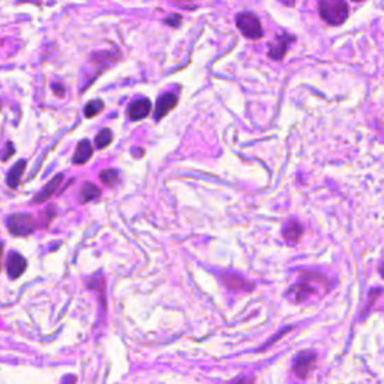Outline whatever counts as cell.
Returning <instances> with one entry per match:
<instances>
[{
    "mask_svg": "<svg viewBox=\"0 0 384 384\" xmlns=\"http://www.w3.org/2000/svg\"><path fill=\"white\" fill-rule=\"evenodd\" d=\"M236 26L240 34L248 39H261L264 35L261 20L254 12H240L236 15Z\"/></svg>",
    "mask_w": 384,
    "mask_h": 384,
    "instance_id": "3957f363",
    "label": "cell"
},
{
    "mask_svg": "<svg viewBox=\"0 0 384 384\" xmlns=\"http://www.w3.org/2000/svg\"><path fill=\"white\" fill-rule=\"evenodd\" d=\"M329 280L324 275L315 273V272H305L300 278V282L297 285H293L287 296L296 302V304H302V302H308L314 297L321 296V290L324 293L329 291Z\"/></svg>",
    "mask_w": 384,
    "mask_h": 384,
    "instance_id": "6da1fadb",
    "label": "cell"
},
{
    "mask_svg": "<svg viewBox=\"0 0 384 384\" xmlns=\"http://www.w3.org/2000/svg\"><path fill=\"white\" fill-rule=\"evenodd\" d=\"M183 2H186V0H183Z\"/></svg>",
    "mask_w": 384,
    "mask_h": 384,
    "instance_id": "cb8c5ba5",
    "label": "cell"
},
{
    "mask_svg": "<svg viewBox=\"0 0 384 384\" xmlns=\"http://www.w3.org/2000/svg\"><path fill=\"white\" fill-rule=\"evenodd\" d=\"M230 384H254V380L251 377H247V375H240V377L233 380Z\"/></svg>",
    "mask_w": 384,
    "mask_h": 384,
    "instance_id": "ffe728a7",
    "label": "cell"
},
{
    "mask_svg": "<svg viewBox=\"0 0 384 384\" xmlns=\"http://www.w3.org/2000/svg\"><path fill=\"white\" fill-rule=\"evenodd\" d=\"M2 256H3V243L0 242V260H2Z\"/></svg>",
    "mask_w": 384,
    "mask_h": 384,
    "instance_id": "7402d4cb",
    "label": "cell"
},
{
    "mask_svg": "<svg viewBox=\"0 0 384 384\" xmlns=\"http://www.w3.org/2000/svg\"><path fill=\"white\" fill-rule=\"evenodd\" d=\"M63 179H65L63 174H57V176H54V177L52 179V181L48 182V183L43 188V190H41V191L35 195L34 203L41 204V203H44V201H47L48 199H50L52 195H53L54 192H57V190H59V186L62 185Z\"/></svg>",
    "mask_w": 384,
    "mask_h": 384,
    "instance_id": "30bf717a",
    "label": "cell"
},
{
    "mask_svg": "<svg viewBox=\"0 0 384 384\" xmlns=\"http://www.w3.org/2000/svg\"><path fill=\"white\" fill-rule=\"evenodd\" d=\"M304 231H305V228L299 223V221H289V223L285 224V227L282 228V236L287 242L297 243L302 239V236H304Z\"/></svg>",
    "mask_w": 384,
    "mask_h": 384,
    "instance_id": "7c38bea8",
    "label": "cell"
},
{
    "mask_svg": "<svg viewBox=\"0 0 384 384\" xmlns=\"http://www.w3.org/2000/svg\"><path fill=\"white\" fill-rule=\"evenodd\" d=\"M111 142H113V133H111L110 129L105 128L95 138L96 149L98 150H102V149H105V147H109L111 144Z\"/></svg>",
    "mask_w": 384,
    "mask_h": 384,
    "instance_id": "2e32d148",
    "label": "cell"
},
{
    "mask_svg": "<svg viewBox=\"0 0 384 384\" xmlns=\"http://www.w3.org/2000/svg\"><path fill=\"white\" fill-rule=\"evenodd\" d=\"M92 155H93V147H92L91 142H89V140H81L78 143V146H77L76 153H74L72 162L76 166H83V164H86V162L91 161Z\"/></svg>",
    "mask_w": 384,
    "mask_h": 384,
    "instance_id": "8fae6325",
    "label": "cell"
},
{
    "mask_svg": "<svg viewBox=\"0 0 384 384\" xmlns=\"http://www.w3.org/2000/svg\"><path fill=\"white\" fill-rule=\"evenodd\" d=\"M100 179L104 185H107L110 188H113L119 182V171L110 168V170H102L100 173Z\"/></svg>",
    "mask_w": 384,
    "mask_h": 384,
    "instance_id": "e0dca14e",
    "label": "cell"
},
{
    "mask_svg": "<svg viewBox=\"0 0 384 384\" xmlns=\"http://www.w3.org/2000/svg\"><path fill=\"white\" fill-rule=\"evenodd\" d=\"M101 195V188L96 186L93 182H86L78 192L80 203H89Z\"/></svg>",
    "mask_w": 384,
    "mask_h": 384,
    "instance_id": "4fadbf2b",
    "label": "cell"
},
{
    "mask_svg": "<svg viewBox=\"0 0 384 384\" xmlns=\"http://www.w3.org/2000/svg\"><path fill=\"white\" fill-rule=\"evenodd\" d=\"M24 267H26L24 258L20 254H17V252H12L10 256V260H8V271H10V275L17 278L24 271Z\"/></svg>",
    "mask_w": 384,
    "mask_h": 384,
    "instance_id": "9a60e30c",
    "label": "cell"
},
{
    "mask_svg": "<svg viewBox=\"0 0 384 384\" xmlns=\"http://www.w3.org/2000/svg\"><path fill=\"white\" fill-rule=\"evenodd\" d=\"M26 166H27V162L26 161H19L17 164H15L10 173H8V177H6V182H8V186L11 188V190H15V188L19 186L20 183V179H21V174H24V170H26Z\"/></svg>",
    "mask_w": 384,
    "mask_h": 384,
    "instance_id": "5bb4252c",
    "label": "cell"
},
{
    "mask_svg": "<svg viewBox=\"0 0 384 384\" xmlns=\"http://www.w3.org/2000/svg\"><path fill=\"white\" fill-rule=\"evenodd\" d=\"M296 41V36H293L290 34H281L275 38L273 43L269 45V57L273 60H282L285 56H287L291 44Z\"/></svg>",
    "mask_w": 384,
    "mask_h": 384,
    "instance_id": "5b68a950",
    "label": "cell"
},
{
    "mask_svg": "<svg viewBox=\"0 0 384 384\" xmlns=\"http://www.w3.org/2000/svg\"><path fill=\"white\" fill-rule=\"evenodd\" d=\"M167 24H170L171 27H179L182 23V17L181 15H170V17L166 20Z\"/></svg>",
    "mask_w": 384,
    "mask_h": 384,
    "instance_id": "d6986e66",
    "label": "cell"
},
{
    "mask_svg": "<svg viewBox=\"0 0 384 384\" xmlns=\"http://www.w3.org/2000/svg\"><path fill=\"white\" fill-rule=\"evenodd\" d=\"M221 280L225 284L227 289L234 290V291H252L256 289V285L245 280L240 275L236 273H224L221 275Z\"/></svg>",
    "mask_w": 384,
    "mask_h": 384,
    "instance_id": "52a82bcc",
    "label": "cell"
},
{
    "mask_svg": "<svg viewBox=\"0 0 384 384\" xmlns=\"http://www.w3.org/2000/svg\"><path fill=\"white\" fill-rule=\"evenodd\" d=\"M177 105V96L174 93H166L159 96L157 102V109H155V119L161 120L166 117L170 111H173Z\"/></svg>",
    "mask_w": 384,
    "mask_h": 384,
    "instance_id": "9c48e42d",
    "label": "cell"
},
{
    "mask_svg": "<svg viewBox=\"0 0 384 384\" xmlns=\"http://www.w3.org/2000/svg\"><path fill=\"white\" fill-rule=\"evenodd\" d=\"M105 109V105L101 100H95V101H91L87 105H86V109H84V114H86V117L89 119H92L95 116H98V114L102 113Z\"/></svg>",
    "mask_w": 384,
    "mask_h": 384,
    "instance_id": "ac0fdd59",
    "label": "cell"
},
{
    "mask_svg": "<svg viewBox=\"0 0 384 384\" xmlns=\"http://www.w3.org/2000/svg\"><path fill=\"white\" fill-rule=\"evenodd\" d=\"M152 104L147 98H142V100H137L129 105L128 109V116L131 120H143L150 114Z\"/></svg>",
    "mask_w": 384,
    "mask_h": 384,
    "instance_id": "ba28073f",
    "label": "cell"
},
{
    "mask_svg": "<svg viewBox=\"0 0 384 384\" xmlns=\"http://www.w3.org/2000/svg\"><path fill=\"white\" fill-rule=\"evenodd\" d=\"M11 155H14V144L12 143H8L6 144V153L2 157L3 161H8L11 158Z\"/></svg>",
    "mask_w": 384,
    "mask_h": 384,
    "instance_id": "44dd1931",
    "label": "cell"
},
{
    "mask_svg": "<svg viewBox=\"0 0 384 384\" xmlns=\"http://www.w3.org/2000/svg\"><path fill=\"white\" fill-rule=\"evenodd\" d=\"M317 362V354L313 351H304L294 359L293 363V372L296 374V377L299 379H306L309 372L313 371V368Z\"/></svg>",
    "mask_w": 384,
    "mask_h": 384,
    "instance_id": "8992f818",
    "label": "cell"
},
{
    "mask_svg": "<svg viewBox=\"0 0 384 384\" xmlns=\"http://www.w3.org/2000/svg\"><path fill=\"white\" fill-rule=\"evenodd\" d=\"M353 2H357V3H359V2H363V0H353Z\"/></svg>",
    "mask_w": 384,
    "mask_h": 384,
    "instance_id": "603a6c76",
    "label": "cell"
},
{
    "mask_svg": "<svg viewBox=\"0 0 384 384\" xmlns=\"http://www.w3.org/2000/svg\"><path fill=\"white\" fill-rule=\"evenodd\" d=\"M36 223L32 215L15 214L8 218V228L15 236H27L35 230Z\"/></svg>",
    "mask_w": 384,
    "mask_h": 384,
    "instance_id": "277c9868",
    "label": "cell"
},
{
    "mask_svg": "<svg viewBox=\"0 0 384 384\" xmlns=\"http://www.w3.org/2000/svg\"><path fill=\"white\" fill-rule=\"evenodd\" d=\"M318 12L329 26H341L348 19V5L346 0H318Z\"/></svg>",
    "mask_w": 384,
    "mask_h": 384,
    "instance_id": "7a4b0ae2",
    "label": "cell"
}]
</instances>
